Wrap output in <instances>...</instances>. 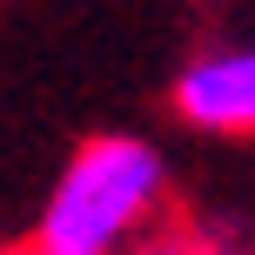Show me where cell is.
<instances>
[{
  "label": "cell",
  "mask_w": 255,
  "mask_h": 255,
  "mask_svg": "<svg viewBox=\"0 0 255 255\" xmlns=\"http://www.w3.org/2000/svg\"><path fill=\"white\" fill-rule=\"evenodd\" d=\"M161 202V154L134 134H108L67 161L40 208V249L54 255H121Z\"/></svg>",
  "instance_id": "6da1fadb"
},
{
  "label": "cell",
  "mask_w": 255,
  "mask_h": 255,
  "mask_svg": "<svg viewBox=\"0 0 255 255\" xmlns=\"http://www.w3.org/2000/svg\"><path fill=\"white\" fill-rule=\"evenodd\" d=\"M175 108L195 128L255 134V47H229V54L188 61V74L175 81Z\"/></svg>",
  "instance_id": "7a4b0ae2"
},
{
  "label": "cell",
  "mask_w": 255,
  "mask_h": 255,
  "mask_svg": "<svg viewBox=\"0 0 255 255\" xmlns=\"http://www.w3.org/2000/svg\"><path fill=\"white\" fill-rule=\"evenodd\" d=\"M121 255H202V249H195L188 235H175V229H168V235L154 229V235H134V242H128Z\"/></svg>",
  "instance_id": "3957f363"
},
{
  "label": "cell",
  "mask_w": 255,
  "mask_h": 255,
  "mask_svg": "<svg viewBox=\"0 0 255 255\" xmlns=\"http://www.w3.org/2000/svg\"><path fill=\"white\" fill-rule=\"evenodd\" d=\"M34 255H54V249H34Z\"/></svg>",
  "instance_id": "277c9868"
}]
</instances>
